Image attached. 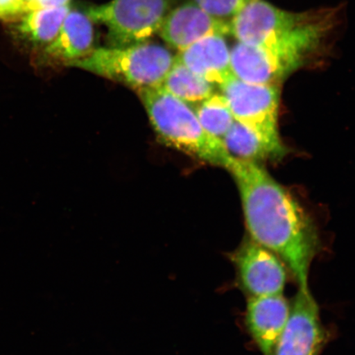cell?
<instances>
[{
    "instance_id": "6da1fadb",
    "label": "cell",
    "mask_w": 355,
    "mask_h": 355,
    "mask_svg": "<svg viewBox=\"0 0 355 355\" xmlns=\"http://www.w3.org/2000/svg\"><path fill=\"white\" fill-rule=\"evenodd\" d=\"M226 170L234 178L241 193L248 237L273 252L299 288L309 290L310 266L321 250L312 218L255 162L232 157Z\"/></svg>"
},
{
    "instance_id": "7a4b0ae2",
    "label": "cell",
    "mask_w": 355,
    "mask_h": 355,
    "mask_svg": "<svg viewBox=\"0 0 355 355\" xmlns=\"http://www.w3.org/2000/svg\"><path fill=\"white\" fill-rule=\"evenodd\" d=\"M159 139L211 165L226 168L232 158L223 141L207 132L186 102L162 87L137 90Z\"/></svg>"
},
{
    "instance_id": "3957f363",
    "label": "cell",
    "mask_w": 355,
    "mask_h": 355,
    "mask_svg": "<svg viewBox=\"0 0 355 355\" xmlns=\"http://www.w3.org/2000/svg\"><path fill=\"white\" fill-rule=\"evenodd\" d=\"M335 22L336 12L329 8L291 12L265 0H250L230 21V33L239 42L268 46L302 38H326Z\"/></svg>"
},
{
    "instance_id": "277c9868",
    "label": "cell",
    "mask_w": 355,
    "mask_h": 355,
    "mask_svg": "<svg viewBox=\"0 0 355 355\" xmlns=\"http://www.w3.org/2000/svg\"><path fill=\"white\" fill-rule=\"evenodd\" d=\"M174 60L175 57L166 47L146 42L125 48L93 49L68 66L139 90L161 87Z\"/></svg>"
},
{
    "instance_id": "5b68a950",
    "label": "cell",
    "mask_w": 355,
    "mask_h": 355,
    "mask_svg": "<svg viewBox=\"0 0 355 355\" xmlns=\"http://www.w3.org/2000/svg\"><path fill=\"white\" fill-rule=\"evenodd\" d=\"M168 0H111L86 8L89 19L107 28L109 47L146 43L158 33L168 12Z\"/></svg>"
},
{
    "instance_id": "8992f818",
    "label": "cell",
    "mask_w": 355,
    "mask_h": 355,
    "mask_svg": "<svg viewBox=\"0 0 355 355\" xmlns=\"http://www.w3.org/2000/svg\"><path fill=\"white\" fill-rule=\"evenodd\" d=\"M320 44L312 40L268 46L238 42L230 51L232 73L244 82L279 86L288 74L303 65Z\"/></svg>"
},
{
    "instance_id": "52a82bcc",
    "label": "cell",
    "mask_w": 355,
    "mask_h": 355,
    "mask_svg": "<svg viewBox=\"0 0 355 355\" xmlns=\"http://www.w3.org/2000/svg\"><path fill=\"white\" fill-rule=\"evenodd\" d=\"M235 121L273 140H281L277 130L278 86L242 81L233 74L220 86Z\"/></svg>"
},
{
    "instance_id": "ba28073f",
    "label": "cell",
    "mask_w": 355,
    "mask_h": 355,
    "mask_svg": "<svg viewBox=\"0 0 355 355\" xmlns=\"http://www.w3.org/2000/svg\"><path fill=\"white\" fill-rule=\"evenodd\" d=\"M229 257L236 270L239 285L248 296L282 294L288 269L273 252L248 237Z\"/></svg>"
},
{
    "instance_id": "9c48e42d",
    "label": "cell",
    "mask_w": 355,
    "mask_h": 355,
    "mask_svg": "<svg viewBox=\"0 0 355 355\" xmlns=\"http://www.w3.org/2000/svg\"><path fill=\"white\" fill-rule=\"evenodd\" d=\"M327 336L317 302L309 290L299 288L273 355H318Z\"/></svg>"
},
{
    "instance_id": "30bf717a",
    "label": "cell",
    "mask_w": 355,
    "mask_h": 355,
    "mask_svg": "<svg viewBox=\"0 0 355 355\" xmlns=\"http://www.w3.org/2000/svg\"><path fill=\"white\" fill-rule=\"evenodd\" d=\"M158 33L168 44L182 51L208 35L230 33V24L208 15L192 1L168 12Z\"/></svg>"
},
{
    "instance_id": "8fae6325",
    "label": "cell",
    "mask_w": 355,
    "mask_h": 355,
    "mask_svg": "<svg viewBox=\"0 0 355 355\" xmlns=\"http://www.w3.org/2000/svg\"><path fill=\"white\" fill-rule=\"evenodd\" d=\"M290 313L291 304L282 294L248 298L246 326L263 355H273Z\"/></svg>"
},
{
    "instance_id": "7c38bea8",
    "label": "cell",
    "mask_w": 355,
    "mask_h": 355,
    "mask_svg": "<svg viewBox=\"0 0 355 355\" xmlns=\"http://www.w3.org/2000/svg\"><path fill=\"white\" fill-rule=\"evenodd\" d=\"M94 29L86 12L69 11L56 38L42 49V63L68 66L86 56L92 50Z\"/></svg>"
},
{
    "instance_id": "4fadbf2b",
    "label": "cell",
    "mask_w": 355,
    "mask_h": 355,
    "mask_svg": "<svg viewBox=\"0 0 355 355\" xmlns=\"http://www.w3.org/2000/svg\"><path fill=\"white\" fill-rule=\"evenodd\" d=\"M175 58L212 85L220 86L233 75L230 51L224 35H208L180 51Z\"/></svg>"
},
{
    "instance_id": "5bb4252c",
    "label": "cell",
    "mask_w": 355,
    "mask_h": 355,
    "mask_svg": "<svg viewBox=\"0 0 355 355\" xmlns=\"http://www.w3.org/2000/svg\"><path fill=\"white\" fill-rule=\"evenodd\" d=\"M222 141L230 155L246 161L282 157L286 152L281 140L270 139L237 121Z\"/></svg>"
},
{
    "instance_id": "9a60e30c",
    "label": "cell",
    "mask_w": 355,
    "mask_h": 355,
    "mask_svg": "<svg viewBox=\"0 0 355 355\" xmlns=\"http://www.w3.org/2000/svg\"><path fill=\"white\" fill-rule=\"evenodd\" d=\"M69 11V4L26 12L16 21L17 33L32 46L46 47L59 34Z\"/></svg>"
},
{
    "instance_id": "2e32d148",
    "label": "cell",
    "mask_w": 355,
    "mask_h": 355,
    "mask_svg": "<svg viewBox=\"0 0 355 355\" xmlns=\"http://www.w3.org/2000/svg\"><path fill=\"white\" fill-rule=\"evenodd\" d=\"M161 87L187 104L202 102L214 94L211 83L192 72L175 58Z\"/></svg>"
},
{
    "instance_id": "e0dca14e",
    "label": "cell",
    "mask_w": 355,
    "mask_h": 355,
    "mask_svg": "<svg viewBox=\"0 0 355 355\" xmlns=\"http://www.w3.org/2000/svg\"><path fill=\"white\" fill-rule=\"evenodd\" d=\"M195 113L207 132L220 140L235 121L228 102L222 94H212L202 101Z\"/></svg>"
},
{
    "instance_id": "ac0fdd59",
    "label": "cell",
    "mask_w": 355,
    "mask_h": 355,
    "mask_svg": "<svg viewBox=\"0 0 355 355\" xmlns=\"http://www.w3.org/2000/svg\"><path fill=\"white\" fill-rule=\"evenodd\" d=\"M248 1L250 0H193L208 15L230 24Z\"/></svg>"
},
{
    "instance_id": "d6986e66",
    "label": "cell",
    "mask_w": 355,
    "mask_h": 355,
    "mask_svg": "<svg viewBox=\"0 0 355 355\" xmlns=\"http://www.w3.org/2000/svg\"><path fill=\"white\" fill-rule=\"evenodd\" d=\"M26 12V0H0V20L16 21Z\"/></svg>"
},
{
    "instance_id": "ffe728a7",
    "label": "cell",
    "mask_w": 355,
    "mask_h": 355,
    "mask_svg": "<svg viewBox=\"0 0 355 355\" xmlns=\"http://www.w3.org/2000/svg\"><path fill=\"white\" fill-rule=\"evenodd\" d=\"M70 0H26V12L69 6Z\"/></svg>"
}]
</instances>
